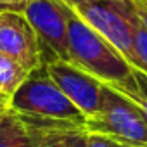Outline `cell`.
Wrapping results in <instances>:
<instances>
[{
  "label": "cell",
  "mask_w": 147,
  "mask_h": 147,
  "mask_svg": "<svg viewBox=\"0 0 147 147\" xmlns=\"http://www.w3.org/2000/svg\"><path fill=\"white\" fill-rule=\"evenodd\" d=\"M131 21H133V42H135V50H137V55H138V59H140V62H142L144 73L147 75V28H145L144 23L138 19L135 9H133Z\"/></svg>",
  "instance_id": "obj_11"
},
{
  "label": "cell",
  "mask_w": 147,
  "mask_h": 147,
  "mask_svg": "<svg viewBox=\"0 0 147 147\" xmlns=\"http://www.w3.org/2000/svg\"><path fill=\"white\" fill-rule=\"evenodd\" d=\"M23 14L36 33L42 64L69 62L67 23L61 0H31Z\"/></svg>",
  "instance_id": "obj_5"
},
{
  "label": "cell",
  "mask_w": 147,
  "mask_h": 147,
  "mask_svg": "<svg viewBox=\"0 0 147 147\" xmlns=\"http://www.w3.org/2000/svg\"><path fill=\"white\" fill-rule=\"evenodd\" d=\"M31 126L35 128L38 147H87L85 128L71 125H31Z\"/></svg>",
  "instance_id": "obj_8"
},
{
  "label": "cell",
  "mask_w": 147,
  "mask_h": 147,
  "mask_svg": "<svg viewBox=\"0 0 147 147\" xmlns=\"http://www.w3.org/2000/svg\"><path fill=\"white\" fill-rule=\"evenodd\" d=\"M85 130L133 147H147V121L137 104L104 83L100 111L87 118Z\"/></svg>",
  "instance_id": "obj_4"
},
{
  "label": "cell",
  "mask_w": 147,
  "mask_h": 147,
  "mask_svg": "<svg viewBox=\"0 0 147 147\" xmlns=\"http://www.w3.org/2000/svg\"><path fill=\"white\" fill-rule=\"evenodd\" d=\"M11 111L31 125H71L85 128L87 116L73 104L40 64L11 97Z\"/></svg>",
  "instance_id": "obj_2"
},
{
  "label": "cell",
  "mask_w": 147,
  "mask_h": 147,
  "mask_svg": "<svg viewBox=\"0 0 147 147\" xmlns=\"http://www.w3.org/2000/svg\"><path fill=\"white\" fill-rule=\"evenodd\" d=\"M71 9L102 38H106L131 67L144 73L133 42V5L130 0H99Z\"/></svg>",
  "instance_id": "obj_3"
},
{
  "label": "cell",
  "mask_w": 147,
  "mask_h": 147,
  "mask_svg": "<svg viewBox=\"0 0 147 147\" xmlns=\"http://www.w3.org/2000/svg\"><path fill=\"white\" fill-rule=\"evenodd\" d=\"M138 19L144 23V26L147 28V0H130Z\"/></svg>",
  "instance_id": "obj_14"
},
{
  "label": "cell",
  "mask_w": 147,
  "mask_h": 147,
  "mask_svg": "<svg viewBox=\"0 0 147 147\" xmlns=\"http://www.w3.org/2000/svg\"><path fill=\"white\" fill-rule=\"evenodd\" d=\"M31 0H0V12H24Z\"/></svg>",
  "instance_id": "obj_13"
},
{
  "label": "cell",
  "mask_w": 147,
  "mask_h": 147,
  "mask_svg": "<svg viewBox=\"0 0 147 147\" xmlns=\"http://www.w3.org/2000/svg\"><path fill=\"white\" fill-rule=\"evenodd\" d=\"M61 2H64L66 5L69 7H78L82 4H88V2H99V0H61Z\"/></svg>",
  "instance_id": "obj_15"
},
{
  "label": "cell",
  "mask_w": 147,
  "mask_h": 147,
  "mask_svg": "<svg viewBox=\"0 0 147 147\" xmlns=\"http://www.w3.org/2000/svg\"><path fill=\"white\" fill-rule=\"evenodd\" d=\"M28 75L30 71L23 67L18 61L0 54V92L12 97V94L19 88V85L26 80Z\"/></svg>",
  "instance_id": "obj_10"
},
{
  "label": "cell",
  "mask_w": 147,
  "mask_h": 147,
  "mask_svg": "<svg viewBox=\"0 0 147 147\" xmlns=\"http://www.w3.org/2000/svg\"><path fill=\"white\" fill-rule=\"evenodd\" d=\"M125 147H133V145H125Z\"/></svg>",
  "instance_id": "obj_18"
},
{
  "label": "cell",
  "mask_w": 147,
  "mask_h": 147,
  "mask_svg": "<svg viewBox=\"0 0 147 147\" xmlns=\"http://www.w3.org/2000/svg\"><path fill=\"white\" fill-rule=\"evenodd\" d=\"M45 67L49 76L61 88V92L87 118H94L100 111L104 99L102 82L66 61H54L45 64Z\"/></svg>",
  "instance_id": "obj_6"
},
{
  "label": "cell",
  "mask_w": 147,
  "mask_h": 147,
  "mask_svg": "<svg viewBox=\"0 0 147 147\" xmlns=\"http://www.w3.org/2000/svg\"><path fill=\"white\" fill-rule=\"evenodd\" d=\"M7 111H9V109H0V123H2V119H4V116H5Z\"/></svg>",
  "instance_id": "obj_17"
},
{
  "label": "cell",
  "mask_w": 147,
  "mask_h": 147,
  "mask_svg": "<svg viewBox=\"0 0 147 147\" xmlns=\"http://www.w3.org/2000/svg\"><path fill=\"white\" fill-rule=\"evenodd\" d=\"M0 109H11V97L0 92Z\"/></svg>",
  "instance_id": "obj_16"
},
{
  "label": "cell",
  "mask_w": 147,
  "mask_h": 147,
  "mask_svg": "<svg viewBox=\"0 0 147 147\" xmlns=\"http://www.w3.org/2000/svg\"><path fill=\"white\" fill-rule=\"evenodd\" d=\"M64 16L67 23L69 62L106 83L118 94L131 99L138 87L133 67L128 61L94 28H90L75 11L64 2Z\"/></svg>",
  "instance_id": "obj_1"
},
{
  "label": "cell",
  "mask_w": 147,
  "mask_h": 147,
  "mask_svg": "<svg viewBox=\"0 0 147 147\" xmlns=\"http://www.w3.org/2000/svg\"><path fill=\"white\" fill-rule=\"evenodd\" d=\"M0 147H38L35 128L9 109L0 123Z\"/></svg>",
  "instance_id": "obj_9"
},
{
  "label": "cell",
  "mask_w": 147,
  "mask_h": 147,
  "mask_svg": "<svg viewBox=\"0 0 147 147\" xmlns=\"http://www.w3.org/2000/svg\"><path fill=\"white\" fill-rule=\"evenodd\" d=\"M87 147H125V144L116 142L114 138H109L106 135L87 131Z\"/></svg>",
  "instance_id": "obj_12"
},
{
  "label": "cell",
  "mask_w": 147,
  "mask_h": 147,
  "mask_svg": "<svg viewBox=\"0 0 147 147\" xmlns=\"http://www.w3.org/2000/svg\"><path fill=\"white\" fill-rule=\"evenodd\" d=\"M0 54L12 57L28 71L42 64L36 33L23 12H0Z\"/></svg>",
  "instance_id": "obj_7"
}]
</instances>
